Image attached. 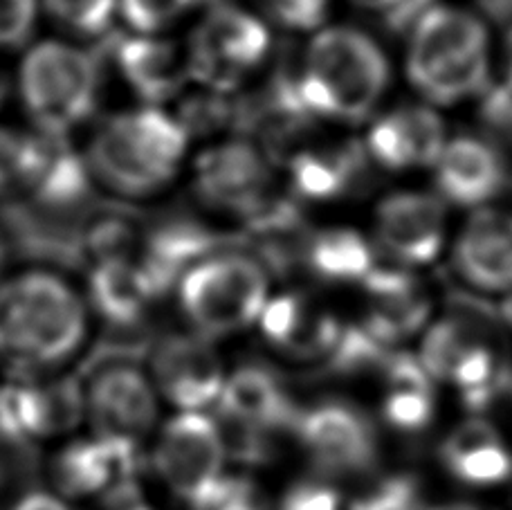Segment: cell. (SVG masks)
<instances>
[{
    "instance_id": "cell-1",
    "label": "cell",
    "mask_w": 512,
    "mask_h": 510,
    "mask_svg": "<svg viewBox=\"0 0 512 510\" xmlns=\"http://www.w3.org/2000/svg\"><path fill=\"white\" fill-rule=\"evenodd\" d=\"M380 45L353 27H328L310 41L299 68V90L315 117L364 122L389 86Z\"/></svg>"
},
{
    "instance_id": "cell-2",
    "label": "cell",
    "mask_w": 512,
    "mask_h": 510,
    "mask_svg": "<svg viewBox=\"0 0 512 510\" xmlns=\"http://www.w3.org/2000/svg\"><path fill=\"white\" fill-rule=\"evenodd\" d=\"M407 75L432 104L481 95L490 79L488 27L459 7H432L411 30Z\"/></svg>"
},
{
    "instance_id": "cell-3",
    "label": "cell",
    "mask_w": 512,
    "mask_h": 510,
    "mask_svg": "<svg viewBox=\"0 0 512 510\" xmlns=\"http://www.w3.org/2000/svg\"><path fill=\"white\" fill-rule=\"evenodd\" d=\"M86 308L66 281L27 272L0 288V351L27 364H59L86 338Z\"/></svg>"
},
{
    "instance_id": "cell-4",
    "label": "cell",
    "mask_w": 512,
    "mask_h": 510,
    "mask_svg": "<svg viewBox=\"0 0 512 510\" xmlns=\"http://www.w3.org/2000/svg\"><path fill=\"white\" fill-rule=\"evenodd\" d=\"M182 124L155 106L120 113L99 126L90 169L122 196H149L169 185L187 151Z\"/></svg>"
},
{
    "instance_id": "cell-5",
    "label": "cell",
    "mask_w": 512,
    "mask_h": 510,
    "mask_svg": "<svg viewBox=\"0 0 512 510\" xmlns=\"http://www.w3.org/2000/svg\"><path fill=\"white\" fill-rule=\"evenodd\" d=\"M178 293L194 333L227 338L259 322L268 304V275L248 254L216 252L182 275Z\"/></svg>"
},
{
    "instance_id": "cell-6",
    "label": "cell",
    "mask_w": 512,
    "mask_h": 510,
    "mask_svg": "<svg viewBox=\"0 0 512 510\" xmlns=\"http://www.w3.org/2000/svg\"><path fill=\"white\" fill-rule=\"evenodd\" d=\"M21 93L43 133L63 138L95 111L99 63L72 45L41 43L23 61Z\"/></svg>"
},
{
    "instance_id": "cell-7",
    "label": "cell",
    "mask_w": 512,
    "mask_h": 510,
    "mask_svg": "<svg viewBox=\"0 0 512 510\" xmlns=\"http://www.w3.org/2000/svg\"><path fill=\"white\" fill-rule=\"evenodd\" d=\"M292 430L317 477L358 479L378 466V427L364 409L349 400H319L297 414Z\"/></svg>"
},
{
    "instance_id": "cell-8",
    "label": "cell",
    "mask_w": 512,
    "mask_h": 510,
    "mask_svg": "<svg viewBox=\"0 0 512 510\" xmlns=\"http://www.w3.org/2000/svg\"><path fill=\"white\" fill-rule=\"evenodd\" d=\"M223 427L205 412H178L160 427L151 461L155 475L194 510L227 472Z\"/></svg>"
},
{
    "instance_id": "cell-9",
    "label": "cell",
    "mask_w": 512,
    "mask_h": 510,
    "mask_svg": "<svg viewBox=\"0 0 512 510\" xmlns=\"http://www.w3.org/2000/svg\"><path fill=\"white\" fill-rule=\"evenodd\" d=\"M270 34L259 18L232 5H218L191 34L189 77L214 93H230L261 66Z\"/></svg>"
},
{
    "instance_id": "cell-10",
    "label": "cell",
    "mask_w": 512,
    "mask_h": 510,
    "mask_svg": "<svg viewBox=\"0 0 512 510\" xmlns=\"http://www.w3.org/2000/svg\"><path fill=\"white\" fill-rule=\"evenodd\" d=\"M86 416L95 439L140 448L158 425L160 396L149 373L126 358L99 364L84 394Z\"/></svg>"
},
{
    "instance_id": "cell-11",
    "label": "cell",
    "mask_w": 512,
    "mask_h": 510,
    "mask_svg": "<svg viewBox=\"0 0 512 510\" xmlns=\"http://www.w3.org/2000/svg\"><path fill=\"white\" fill-rule=\"evenodd\" d=\"M194 185L205 205L245 223L281 196L274 185L272 160L245 140L223 142L198 156Z\"/></svg>"
},
{
    "instance_id": "cell-12",
    "label": "cell",
    "mask_w": 512,
    "mask_h": 510,
    "mask_svg": "<svg viewBox=\"0 0 512 510\" xmlns=\"http://www.w3.org/2000/svg\"><path fill=\"white\" fill-rule=\"evenodd\" d=\"M151 382L178 412H205L221 398L227 371L214 342L198 333H176L155 344Z\"/></svg>"
},
{
    "instance_id": "cell-13",
    "label": "cell",
    "mask_w": 512,
    "mask_h": 510,
    "mask_svg": "<svg viewBox=\"0 0 512 510\" xmlns=\"http://www.w3.org/2000/svg\"><path fill=\"white\" fill-rule=\"evenodd\" d=\"M84 414V391L70 376L0 389V434L14 443L66 434Z\"/></svg>"
},
{
    "instance_id": "cell-14",
    "label": "cell",
    "mask_w": 512,
    "mask_h": 510,
    "mask_svg": "<svg viewBox=\"0 0 512 510\" xmlns=\"http://www.w3.org/2000/svg\"><path fill=\"white\" fill-rule=\"evenodd\" d=\"M447 214L443 200L423 191H398L382 200L376 212L380 250L400 268L432 263L443 250Z\"/></svg>"
},
{
    "instance_id": "cell-15",
    "label": "cell",
    "mask_w": 512,
    "mask_h": 510,
    "mask_svg": "<svg viewBox=\"0 0 512 510\" xmlns=\"http://www.w3.org/2000/svg\"><path fill=\"white\" fill-rule=\"evenodd\" d=\"M216 405L230 430L261 436L290 430L299 414L286 382L263 362H243L227 373Z\"/></svg>"
},
{
    "instance_id": "cell-16",
    "label": "cell",
    "mask_w": 512,
    "mask_h": 510,
    "mask_svg": "<svg viewBox=\"0 0 512 510\" xmlns=\"http://www.w3.org/2000/svg\"><path fill=\"white\" fill-rule=\"evenodd\" d=\"M263 338L295 360H322L333 353L344 324L306 295L283 293L268 299L259 315Z\"/></svg>"
},
{
    "instance_id": "cell-17",
    "label": "cell",
    "mask_w": 512,
    "mask_h": 510,
    "mask_svg": "<svg viewBox=\"0 0 512 510\" xmlns=\"http://www.w3.org/2000/svg\"><path fill=\"white\" fill-rule=\"evenodd\" d=\"M445 124L429 106H398L371 126V160L391 171L434 167L445 149Z\"/></svg>"
},
{
    "instance_id": "cell-18",
    "label": "cell",
    "mask_w": 512,
    "mask_h": 510,
    "mask_svg": "<svg viewBox=\"0 0 512 510\" xmlns=\"http://www.w3.org/2000/svg\"><path fill=\"white\" fill-rule=\"evenodd\" d=\"M369 151L360 142L306 144L288 158L290 194L308 200H335L364 189L369 171Z\"/></svg>"
},
{
    "instance_id": "cell-19",
    "label": "cell",
    "mask_w": 512,
    "mask_h": 510,
    "mask_svg": "<svg viewBox=\"0 0 512 510\" xmlns=\"http://www.w3.org/2000/svg\"><path fill=\"white\" fill-rule=\"evenodd\" d=\"M443 468L456 484L490 490L512 479V450L506 436L483 416L456 423L438 448Z\"/></svg>"
},
{
    "instance_id": "cell-20",
    "label": "cell",
    "mask_w": 512,
    "mask_h": 510,
    "mask_svg": "<svg viewBox=\"0 0 512 510\" xmlns=\"http://www.w3.org/2000/svg\"><path fill=\"white\" fill-rule=\"evenodd\" d=\"M454 268L481 293L512 290V214L479 209L454 245Z\"/></svg>"
},
{
    "instance_id": "cell-21",
    "label": "cell",
    "mask_w": 512,
    "mask_h": 510,
    "mask_svg": "<svg viewBox=\"0 0 512 510\" xmlns=\"http://www.w3.org/2000/svg\"><path fill=\"white\" fill-rule=\"evenodd\" d=\"M223 239L191 216H171L144 236V252L137 266L142 268L153 297L180 284L182 275L221 250Z\"/></svg>"
},
{
    "instance_id": "cell-22",
    "label": "cell",
    "mask_w": 512,
    "mask_h": 510,
    "mask_svg": "<svg viewBox=\"0 0 512 510\" xmlns=\"http://www.w3.org/2000/svg\"><path fill=\"white\" fill-rule=\"evenodd\" d=\"M436 187L445 200L461 207H479L506 189L504 153L479 138H456L436 160Z\"/></svg>"
},
{
    "instance_id": "cell-23",
    "label": "cell",
    "mask_w": 512,
    "mask_h": 510,
    "mask_svg": "<svg viewBox=\"0 0 512 510\" xmlns=\"http://www.w3.org/2000/svg\"><path fill=\"white\" fill-rule=\"evenodd\" d=\"M362 286L369 295V311L362 324L382 344H398L427 324L432 302L407 268L376 266Z\"/></svg>"
},
{
    "instance_id": "cell-24",
    "label": "cell",
    "mask_w": 512,
    "mask_h": 510,
    "mask_svg": "<svg viewBox=\"0 0 512 510\" xmlns=\"http://www.w3.org/2000/svg\"><path fill=\"white\" fill-rule=\"evenodd\" d=\"M137 450L102 439H81L61 448L50 463L52 486L63 497L88 499L122 479H133Z\"/></svg>"
},
{
    "instance_id": "cell-25",
    "label": "cell",
    "mask_w": 512,
    "mask_h": 510,
    "mask_svg": "<svg viewBox=\"0 0 512 510\" xmlns=\"http://www.w3.org/2000/svg\"><path fill=\"white\" fill-rule=\"evenodd\" d=\"M380 414L391 430L423 434L436 418V382L416 355L391 353L382 367Z\"/></svg>"
},
{
    "instance_id": "cell-26",
    "label": "cell",
    "mask_w": 512,
    "mask_h": 510,
    "mask_svg": "<svg viewBox=\"0 0 512 510\" xmlns=\"http://www.w3.org/2000/svg\"><path fill=\"white\" fill-rule=\"evenodd\" d=\"M115 52L126 84L149 104H162L178 95L189 77L187 54L171 41L140 34L122 41Z\"/></svg>"
},
{
    "instance_id": "cell-27",
    "label": "cell",
    "mask_w": 512,
    "mask_h": 510,
    "mask_svg": "<svg viewBox=\"0 0 512 510\" xmlns=\"http://www.w3.org/2000/svg\"><path fill=\"white\" fill-rule=\"evenodd\" d=\"M301 266L328 284H364L378 266L376 248L351 227L308 232Z\"/></svg>"
},
{
    "instance_id": "cell-28",
    "label": "cell",
    "mask_w": 512,
    "mask_h": 510,
    "mask_svg": "<svg viewBox=\"0 0 512 510\" xmlns=\"http://www.w3.org/2000/svg\"><path fill=\"white\" fill-rule=\"evenodd\" d=\"M153 299L142 268L131 257L99 261L90 272V304L108 324L135 326Z\"/></svg>"
},
{
    "instance_id": "cell-29",
    "label": "cell",
    "mask_w": 512,
    "mask_h": 510,
    "mask_svg": "<svg viewBox=\"0 0 512 510\" xmlns=\"http://www.w3.org/2000/svg\"><path fill=\"white\" fill-rule=\"evenodd\" d=\"M486 338V326L472 320V317L447 315L443 320L429 324L416 358L429 378L447 385L465 355Z\"/></svg>"
},
{
    "instance_id": "cell-30",
    "label": "cell",
    "mask_w": 512,
    "mask_h": 510,
    "mask_svg": "<svg viewBox=\"0 0 512 510\" xmlns=\"http://www.w3.org/2000/svg\"><path fill=\"white\" fill-rule=\"evenodd\" d=\"M346 510H425L423 486L407 472L384 475L364 486Z\"/></svg>"
},
{
    "instance_id": "cell-31",
    "label": "cell",
    "mask_w": 512,
    "mask_h": 510,
    "mask_svg": "<svg viewBox=\"0 0 512 510\" xmlns=\"http://www.w3.org/2000/svg\"><path fill=\"white\" fill-rule=\"evenodd\" d=\"M50 16L68 32L102 36L117 12V0H45Z\"/></svg>"
},
{
    "instance_id": "cell-32",
    "label": "cell",
    "mask_w": 512,
    "mask_h": 510,
    "mask_svg": "<svg viewBox=\"0 0 512 510\" xmlns=\"http://www.w3.org/2000/svg\"><path fill=\"white\" fill-rule=\"evenodd\" d=\"M198 510H274V506L254 477L225 472Z\"/></svg>"
},
{
    "instance_id": "cell-33",
    "label": "cell",
    "mask_w": 512,
    "mask_h": 510,
    "mask_svg": "<svg viewBox=\"0 0 512 510\" xmlns=\"http://www.w3.org/2000/svg\"><path fill=\"white\" fill-rule=\"evenodd\" d=\"M194 5L196 0H117L124 21L144 36L167 30Z\"/></svg>"
},
{
    "instance_id": "cell-34",
    "label": "cell",
    "mask_w": 512,
    "mask_h": 510,
    "mask_svg": "<svg viewBox=\"0 0 512 510\" xmlns=\"http://www.w3.org/2000/svg\"><path fill=\"white\" fill-rule=\"evenodd\" d=\"M481 102V124L488 133V142L512 149V88L510 86H488L483 90Z\"/></svg>"
},
{
    "instance_id": "cell-35",
    "label": "cell",
    "mask_w": 512,
    "mask_h": 510,
    "mask_svg": "<svg viewBox=\"0 0 512 510\" xmlns=\"http://www.w3.org/2000/svg\"><path fill=\"white\" fill-rule=\"evenodd\" d=\"M274 510H346V504L333 481L317 477L292 484Z\"/></svg>"
},
{
    "instance_id": "cell-36",
    "label": "cell",
    "mask_w": 512,
    "mask_h": 510,
    "mask_svg": "<svg viewBox=\"0 0 512 510\" xmlns=\"http://www.w3.org/2000/svg\"><path fill=\"white\" fill-rule=\"evenodd\" d=\"M261 5L277 25L292 32H308L322 25L331 0H261Z\"/></svg>"
},
{
    "instance_id": "cell-37",
    "label": "cell",
    "mask_w": 512,
    "mask_h": 510,
    "mask_svg": "<svg viewBox=\"0 0 512 510\" xmlns=\"http://www.w3.org/2000/svg\"><path fill=\"white\" fill-rule=\"evenodd\" d=\"M36 0H0V45H21L34 30Z\"/></svg>"
},
{
    "instance_id": "cell-38",
    "label": "cell",
    "mask_w": 512,
    "mask_h": 510,
    "mask_svg": "<svg viewBox=\"0 0 512 510\" xmlns=\"http://www.w3.org/2000/svg\"><path fill=\"white\" fill-rule=\"evenodd\" d=\"M25 156L27 138L9 131H0V194L23 182Z\"/></svg>"
},
{
    "instance_id": "cell-39",
    "label": "cell",
    "mask_w": 512,
    "mask_h": 510,
    "mask_svg": "<svg viewBox=\"0 0 512 510\" xmlns=\"http://www.w3.org/2000/svg\"><path fill=\"white\" fill-rule=\"evenodd\" d=\"M84 510H153L146 502L142 490L133 479H122L106 488L104 493L90 497V506Z\"/></svg>"
},
{
    "instance_id": "cell-40",
    "label": "cell",
    "mask_w": 512,
    "mask_h": 510,
    "mask_svg": "<svg viewBox=\"0 0 512 510\" xmlns=\"http://www.w3.org/2000/svg\"><path fill=\"white\" fill-rule=\"evenodd\" d=\"M14 510H68L59 497L48 493H32L23 497Z\"/></svg>"
},
{
    "instance_id": "cell-41",
    "label": "cell",
    "mask_w": 512,
    "mask_h": 510,
    "mask_svg": "<svg viewBox=\"0 0 512 510\" xmlns=\"http://www.w3.org/2000/svg\"><path fill=\"white\" fill-rule=\"evenodd\" d=\"M499 320L506 326V329L512 331V290L510 293H506V299L499 306Z\"/></svg>"
},
{
    "instance_id": "cell-42",
    "label": "cell",
    "mask_w": 512,
    "mask_h": 510,
    "mask_svg": "<svg viewBox=\"0 0 512 510\" xmlns=\"http://www.w3.org/2000/svg\"><path fill=\"white\" fill-rule=\"evenodd\" d=\"M353 3L364 7V9H369V12H373L376 16H380L384 9L389 7L391 0H353Z\"/></svg>"
},
{
    "instance_id": "cell-43",
    "label": "cell",
    "mask_w": 512,
    "mask_h": 510,
    "mask_svg": "<svg viewBox=\"0 0 512 510\" xmlns=\"http://www.w3.org/2000/svg\"><path fill=\"white\" fill-rule=\"evenodd\" d=\"M506 86L512 88V25L506 36Z\"/></svg>"
},
{
    "instance_id": "cell-44",
    "label": "cell",
    "mask_w": 512,
    "mask_h": 510,
    "mask_svg": "<svg viewBox=\"0 0 512 510\" xmlns=\"http://www.w3.org/2000/svg\"><path fill=\"white\" fill-rule=\"evenodd\" d=\"M425 510H483L474 504L465 502H450V504H438V506H425Z\"/></svg>"
},
{
    "instance_id": "cell-45",
    "label": "cell",
    "mask_w": 512,
    "mask_h": 510,
    "mask_svg": "<svg viewBox=\"0 0 512 510\" xmlns=\"http://www.w3.org/2000/svg\"><path fill=\"white\" fill-rule=\"evenodd\" d=\"M3 99H5V81L0 77V104H3Z\"/></svg>"
},
{
    "instance_id": "cell-46",
    "label": "cell",
    "mask_w": 512,
    "mask_h": 510,
    "mask_svg": "<svg viewBox=\"0 0 512 510\" xmlns=\"http://www.w3.org/2000/svg\"><path fill=\"white\" fill-rule=\"evenodd\" d=\"M0 484H3V468H0Z\"/></svg>"
},
{
    "instance_id": "cell-47",
    "label": "cell",
    "mask_w": 512,
    "mask_h": 510,
    "mask_svg": "<svg viewBox=\"0 0 512 510\" xmlns=\"http://www.w3.org/2000/svg\"><path fill=\"white\" fill-rule=\"evenodd\" d=\"M0 261H3V248H0Z\"/></svg>"
}]
</instances>
